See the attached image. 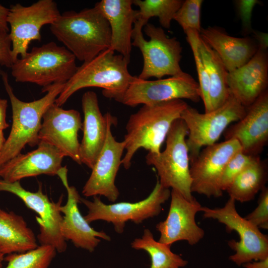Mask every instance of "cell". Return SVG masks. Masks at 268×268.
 Segmentation results:
<instances>
[{
  "label": "cell",
  "mask_w": 268,
  "mask_h": 268,
  "mask_svg": "<svg viewBox=\"0 0 268 268\" xmlns=\"http://www.w3.org/2000/svg\"><path fill=\"white\" fill-rule=\"evenodd\" d=\"M82 129L78 111L65 110L54 103L43 115L38 138L40 141L54 146L65 157H69L81 165L78 134Z\"/></svg>",
  "instance_id": "15"
},
{
  "label": "cell",
  "mask_w": 268,
  "mask_h": 268,
  "mask_svg": "<svg viewBox=\"0 0 268 268\" xmlns=\"http://www.w3.org/2000/svg\"><path fill=\"white\" fill-rule=\"evenodd\" d=\"M182 0H133V4L138 6V18L144 25L152 17H157L162 27L169 29L173 17L182 4Z\"/></svg>",
  "instance_id": "29"
},
{
  "label": "cell",
  "mask_w": 268,
  "mask_h": 268,
  "mask_svg": "<svg viewBox=\"0 0 268 268\" xmlns=\"http://www.w3.org/2000/svg\"><path fill=\"white\" fill-rule=\"evenodd\" d=\"M170 195V189L161 186L157 179L149 196L136 202H120L107 204L98 196H94L92 201L80 197V201L88 209L87 214L84 217L88 223L97 220L111 223L115 231L122 234L128 221L139 224L159 215L162 204L169 199Z\"/></svg>",
  "instance_id": "10"
},
{
  "label": "cell",
  "mask_w": 268,
  "mask_h": 268,
  "mask_svg": "<svg viewBox=\"0 0 268 268\" xmlns=\"http://www.w3.org/2000/svg\"><path fill=\"white\" fill-rule=\"evenodd\" d=\"M5 140L6 139L4 136L3 131L0 130V155L5 144Z\"/></svg>",
  "instance_id": "41"
},
{
  "label": "cell",
  "mask_w": 268,
  "mask_h": 268,
  "mask_svg": "<svg viewBox=\"0 0 268 268\" xmlns=\"http://www.w3.org/2000/svg\"><path fill=\"white\" fill-rule=\"evenodd\" d=\"M188 130L179 118L172 124L166 137V147L159 153L148 152L145 156L147 165L153 166L162 187L175 190L185 198H195L191 191L190 159L186 142Z\"/></svg>",
  "instance_id": "7"
},
{
  "label": "cell",
  "mask_w": 268,
  "mask_h": 268,
  "mask_svg": "<svg viewBox=\"0 0 268 268\" xmlns=\"http://www.w3.org/2000/svg\"><path fill=\"white\" fill-rule=\"evenodd\" d=\"M8 9L7 22L10 26L9 36L14 62L19 55L23 57L27 54L31 41H41L42 27L52 24L61 13L53 0H39L29 6L17 3Z\"/></svg>",
  "instance_id": "11"
},
{
  "label": "cell",
  "mask_w": 268,
  "mask_h": 268,
  "mask_svg": "<svg viewBox=\"0 0 268 268\" xmlns=\"http://www.w3.org/2000/svg\"><path fill=\"white\" fill-rule=\"evenodd\" d=\"M246 112L247 108L231 93L221 106L208 113H201L188 105L180 118L188 130L186 142L190 162L197 157L202 146L216 143L227 127L241 119Z\"/></svg>",
  "instance_id": "8"
},
{
  "label": "cell",
  "mask_w": 268,
  "mask_h": 268,
  "mask_svg": "<svg viewBox=\"0 0 268 268\" xmlns=\"http://www.w3.org/2000/svg\"><path fill=\"white\" fill-rule=\"evenodd\" d=\"M50 30L64 47L80 61H89L109 49V23L95 6L78 12L65 11L50 25Z\"/></svg>",
  "instance_id": "1"
},
{
  "label": "cell",
  "mask_w": 268,
  "mask_h": 268,
  "mask_svg": "<svg viewBox=\"0 0 268 268\" xmlns=\"http://www.w3.org/2000/svg\"><path fill=\"white\" fill-rule=\"evenodd\" d=\"M198 48L209 78L210 111L221 106L230 92L227 83L228 71L216 53L200 37Z\"/></svg>",
  "instance_id": "26"
},
{
  "label": "cell",
  "mask_w": 268,
  "mask_h": 268,
  "mask_svg": "<svg viewBox=\"0 0 268 268\" xmlns=\"http://www.w3.org/2000/svg\"><path fill=\"white\" fill-rule=\"evenodd\" d=\"M259 3V1L257 0H239L236 1L242 28L246 33H252L254 30L251 24L252 12L255 5Z\"/></svg>",
  "instance_id": "35"
},
{
  "label": "cell",
  "mask_w": 268,
  "mask_h": 268,
  "mask_svg": "<svg viewBox=\"0 0 268 268\" xmlns=\"http://www.w3.org/2000/svg\"><path fill=\"white\" fill-rule=\"evenodd\" d=\"M67 171V167L64 166L58 174L67 193L66 204L60 207V211L64 214L61 234L66 240H70L76 247L92 252L101 242L100 238L110 241L111 237L104 231L92 228L80 213L78 204L81 197L74 187L69 185Z\"/></svg>",
  "instance_id": "19"
},
{
  "label": "cell",
  "mask_w": 268,
  "mask_h": 268,
  "mask_svg": "<svg viewBox=\"0 0 268 268\" xmlns=\"http://www.w3.org/2000/svg\"><path fill=\"white\" fill-rule=\"evenodd\" d=\"M188 104L181 99L154 105H143L132 114L127 123L124 136L126 152L122 164L129 169L132 158L140 148L148 152L159 153L173 122L180 118Z\"/></svg>",
  "instance_id": "2"
},
{
  "label": "cell",
  "mask_w": 268,
  "mask_h": 268,
  "mask_svg": "<svg viewBox=\"0 0 268 268\" xmlns=\"http://www.w3.org/2000/svg\"><path fill=\"white\" fill-rule=\"evenodd\" d=\"M200 35L216 52L228 72L247 63L258 49L251 39L233 37L215 27L201 28Z\"/></svg>",
  "instance_id": "24"
},
{
  "label": "cell",
  "mask_w": 268,
  "mask_h": 268,
  "mask_svg": "<svg viewBox=\"0 0 268 268\" xmlns=\"http://www.w3.org/2000/svg\"><path fill=\"white\" fill-rule=\"evenodd\" d=\"M38 246L34 233L23 217L0 207V253H24Z\"/></svg>",
  "instance_id": "25"
},
{
  "label": "cell",
  "mask_w": 268,
  "mask_h": 268,
  "mask_svg": "<svg viewBox=\"0 0 268 268\" xmlns=\"http://www.w3.org/2000/svg\"><path fill=\"white\" fill-rule=\"evenodd\" d=\"M116 123L115 117L108 125L104 145L82 189V193L86 197L102 196L113 202L119 196L115 179L122 164L125 143L117 141L112 134L111 127Z\"/></svg>",
  "instance_id": "17"
},
{
  "label": "cell",
  "mask_w": 268,
  "mask_h": 268,
  "mask_svg": "<svg viewBox=\"0 0 268 268\" xmlns=\"http://www.w3.org/2000/svg\"><path fill=\"white\" fill-rule=\"evenodd\" d=\"M258 156L246 154L242 150L234 155L226 164L221 178L222 191H226L235 177Z\"/></svg>",
  "instance_id": "33"
},
{
  "label": "cell",
  "mask_w": 268,
  "mask_h": 268,
  "mask_svg": "<svg viewBox=\"0 0 268 268\" xmlns=\"http://www.w3.org/2000/svg\"><path fill=\"white\" fill-rule=\"evenodd\" d=\"M0 74L11 103L12 124L10 132L0 155V167L21 153L26 145H37L42 119L47 109L62 92L65 83H55L42 88L46 94L39 99L24 102L14 94L8 82L6 73L0 69Z\"/></svg>",
  "instance_id": "4"
},
{
  "label": "cell",
  "mask_w": 268,
  "mask_h": 268,
  "mask_svg": "<svg viewBox=\"0 0 268 268\" xmlns=\"http://www.w3.org/2000/svg\"><path fill=\"white\" fill-rule=\"evenodd\" d=\"M236 201L229 198L222 207H201L204 218L216 220L224 224L227 231H234L239 240L229 241L228 245L234 251L229 259L238 266L268 258V237L245 217L236 208Z\"/></svg>",
  "instance_id": "9"
},
{
  "label": "cell",
  "mask_w": 268,
  "mask_h": 268,
  "mask_svg": "<svg viewBox=\"0 0 268 268\" xmlns=\"http://www.w3.org/2000/svg\"><path fill=\"white\" fill-rule=\"evenodd\" d=\"M75 57L64 46L54 42L33 47L12 64L11 75L16 82L35 83L43 88L66 83L77 67Z\"/></svg>",
  "instance_id": "5"
},
{
  "label": "cell",
  "mask_w": 268,
  "mask_h": 268,
  "mask_svg": "<svg viewBox=\"0 0 268 268\" xmlns=\"http://www.w3.org/2000/svg\"><path fill=\"white\" fill-rule=\"evenodd\" d=\"M132 0H102L95 4L107 20L111 30L109 49L117 52L130 63L133 26L138 10L132 8Z\"/></svg>",
  "instance_id": "23"
},
{
  "label": "cell",
  "mask_w": 268,
  "mask_h": 268,
  "mask_svg": "<svg viewBox=\"0 0 268 268\" xmlns=\"http://www.w3.org/2000/svg\"><path fill=\"white\" fill-rule=\"evenodd\" d=\"M203 0H186L175 14L173 20L182 27L184 32L195 30L200 33L201 9Z\"/></svg>",
  "instance_id": "32"
},
{
  "label": "cell",
  "mask_w": 268,
  "mask_h": 268,
  "mask_svg": "<svg viewBox=\"0 0 268 268\" xmlns=\"http://www.w3.org/2000/svg\"><path fill=\"white\" fill-rule=\"evenodd\" d=\"M170 198L166 219L156 225L160 234L158 241L170 246L182 240L192 246L197 244L204 236V230L196 221L197 213L201 211L202 205L195 198L188 200L173 190L171 191Z\"/></svg>",
  "instance_id": "16"
},
{
  "label": "cell",
  "mask_w": 268,
  "mask_h": 268,
  "mask_svg": "<svg viewBox=\"0 0 268 268\" xmlns=\"http://www.w3.org/2000/svg\"><path fill=\"white\" fill-rule=\"evenodd\" d=\"M7 107V100L0 99V130L2 131L9 127V124L6 120Z\"/></svg>",
  "instance_id": "37"
},
{
  "label": "cell",
  "mask_w": 268,
  "mask_h": 268,
  "mask_svg": "<svg viewBox=\"0 0 268 268\" xmlns=\"http://www.w3.org/2000/svg\"><path fill=\"white\" fill-rule=\"evenodd\" d=\"M254 37L258 43V48L266 51L268 47V33L253 30Z\"/></svg>",
  "instance_id": "38"
},
{
  "label": "cell",
  "mask_w": 268,
  "mask_h": 268,
  "mask_svg": "<svg viewBox=\"0 0 268 268\" xmlns=\"http://www.w3.org/2000/svg\"><path fill=\"white\" fill-rule=\"evenodd\" d=\"M242 266L244 268H268V258L264 260L248 262Z\"/></svg>",
  "instance_id": "40"
},
{
  "label": "cell",
  "mask_w": 268,
  "mask_h": 268,
  "mask_svg": "<svg viewBox=\"0 0 268 268\" xmlns=\"http://www.w3.org/2000/svg\"><path fill=\"white\" fill-rule=\"evenodd\" d=\"M170 245L156 241L150 230L145 229L141 238H135L131 247L137 250H144L151 259L150 268H182L188 261L173 253Z\"/></svg>",
  "instance_id": "28"
},
{
  "label": "cell",
  "mask_w": 268,
  "mask_h": 268,
  "mask_svg": "<svg viewBox=\"0 0 268 268\" xmlns=\"http://www.w3.org/2000/svg\"><path fill=\"white\" fill-rule=\"evenodd\" d=\"M8 8L0 4V31L8 33L9 27L7 22Z\"/></svg>",
  "instance_id": "39"
},
{
  "label": "cell",
  "mask_w": 268,
  "mask_h": 268,
  "mask_svg": "<svg viewBox=\"0 0 268 268\" xmlns=\"http://www.w3.org/2000/svg\"><path fill=\"white\" fill-rule=\"evenodd\" d=\"M84 114L83 137L80 143L79 155L81 164L93 168L106 141L108 126L115 117L110 113L103 115L95 92H85L81 99Z\"/></svg>",
  "instance_id": "21"
},
{
  "label": "cell",
  "mask_w": 268,
  "mask_h": 268,
  "mask_svg": "<svg viewBox=\"0 0 268 268\" xmlns=\"http://www.w3.org/2000/svg\"><path fill=\"white\" fill-rule=\"evenodd\" d=\"M35 150L21 153L0 167V177L7 182L45 174L57 175L65 156L55 147L40 141Z\"/></svg>",
  "instance_id": "20"
},
{
  "label": "cell",
  "mask_w": 268,
  "mask_h": 268,
  "mask_svg": "<svg viewBox=\"0 0 268 268\" xmlns=\"http://www.w3.org/2000/svg\"><path fill=\"white\" fill-rule=\"evenodd\" d=\"M242 150L234 139L207 146L190 165L191 191L207 198L223 195L220 183L224 168L231 157Z\"/></svg>",
  "instance_id": "14"
},
{
  "label": "cell",
  "mask_w": 268,
  "mask_h": 268,
  "mask_svg": "<svg viewBox=\"0 0 268 268\" xmlns=\"http://www.w3.org/2000/svg\"><path fill=\"white\" fill-rule=\"evenodd\" d=\"M225 140L238 141L242 151L259 156L268 141V93L264 91L249 107L245 115L226 130Z\"/></svg>",
  "instance_id": "18"
},
{
  "label": "cell",
  "mask_w": 268,
  "mask_h": 268,
  "mask_svg": "<svg viewBox=\"0 0 268 268\" xmlns=\"http://www.w3.org/2000/svg\"><path fill=\"white\" fill-rule=\"evenodd\" d=\"M56 252L51 245H41L24 253L7 255L4 258L7 263L5 268H48Z\"/></svg>",
  "instance_id": "30"
},
{
  "label": "cell",
  "mask_w": 268,
  "mask_h": 268,
  "mask_svg": "<svg viewBox=\"0 0 268 268\" xmlns=\"http://www.w3.org/2000/svg\"><path fill=\"white\" fill-rule=\"evenodd\" d=\"M1 191L15 195L27 207L39 215L36 219L39 226L40 233L37 238L41 245H51L59 253L66 250V240L61 232L63 216L60 207L63 195L55 202L51 201L47 195L43 193L41 185L37 192H32L23 188L20 181L7 182L0 180V192Z\"/></svg>",
  "instance_id": "13"
},
{
  "label": "cell",
  "mask_w": 268,
  "mask_h": 268,
  "mask_svg": "<svg viewBox=\"0 0 268 268\" xmlns=\"http://www.w3.org/2000/svg\"><path fill=\"white\" fill-rule=\"evenodd\" d=\"M257 206L245 218L260 229H268V189L265 187L262 191Z\"/></svg>",
  "instance_id": "34"
},
{
  "label": "cell",
  "mask_w": 268,
  "mask_h": 268,
  "mask_svg": "<svg viewBox=\"0 0 268 268\" xmlns=\"http://www.w3.org/2000/svg\"><path fill=\"white\" fill-rule=\"evenodd\" d=\"M186 39L191 48L199 78V84L201 91V98L202 99L205 109V113L210 112L209 100L210 83L206 68L201 60L198 48V43L200 37V33L195 30H188L185 32Z\"/></svg>",
  "instance_id": "31"
},
{
  "label": "cell",
  "mask_w": 268,
  "mask_h": 268,
  "mask_svg": "<svg viewBox=\"0 0 268 268\" xmlns=\"http://www.w3.org/2000/svg\"><path fill=\"white\" fill-rule=\"evenodd\" d=\"M267 179L266 162L258 156L235 177L226 191L236 201L248 202L266 187Z\"/></svg>",
  "instance_id": "27"
},
{
  "label": "cell",
  "mask_w": 268,
  "mask_h": 268,
  "mask_svg": "<svg viewBox=\"0 0 268 268\" xmlns=\"http://www.w3.org/2000/svg\"><path fill=\"white\" fill-rule=\"evenodd\" d=\"M199 83L189 73H182L164 79L143 80L135 76L122 100L130 107L150 105L186 99L198 102L201 99Z\"/></svg>",
  "instance_id": "12"
},
{
  "label": "cell",
  "mask_w": 268,
  "mask_h": 268,
  "mask_svg": "<svg viewBox=\"0 0 268 268\" xmlns=\"http://www.w3.org/2000/svg\"><path fill=\"white\" fill-rule=\"evenodd\" d=\"M268 77L266 51L258 48L247 63L228 72L227 83L230 93L247 108L267 90Z\"/></svg>",
  "instance_id": "22"
},
{
  "label": "cell",
  "mask_w": 268,
  "mask_h": 268,
  "mask_svg": "<svg viewBox=\"0 0 268 268\" xmlns=\"http://www.w3.org/2000/svg\"><path fill=\"white\" fill-rule=\"evenodd\" d=\"M13 63L9 33L0 31V66L11 67Z\"/></svg>",
  "instance_id": "36"
},
{
  "label": "cell",
  "mask_w": 268,
  "mask_h": 268,
  "mask_svg": "<svg viewBox=\"0 0 268 268\" xmlns=\"http://www.w3.org/2000/svg\"><path fill=\"white\" fill-rule=\"evenodd\" d=\"M4 255L0 253V268L2 267V263L4 261Z\"/></svg>",
  "instance_id": "42"
},
{
  "label": "cell",
  "mask_w": 268,
  "mask_h": 268,
  "mask_svg": "<svg viewBox=\"0 0 268 268\" xmlns=\"http://www.w3.org/2000/svg\"><path fill=\"white\" fill-rule=\"evenodd\" d=\"M132 45L140 51L143 59L141 72L137 77L148 80L182 73L180 62L182 47L175 37L170 38L161 27L137 20L134 25Z\"/></svg>",
  "instance_id": "6"
},
{
  "label": "cell",
  "mask_w": 268,
  "mask_h": 268,
  "mask_svg": "<svg viewBox=\"0 0 268 268\" xmlns=\"http://www.w3.org/2000/svg\"><path fill=\"white\" fill-rule=\"evenodd\" d=\"M129 63L121 55L115 54L110 49L103 51L77 67L55 103L61 107L76 91L90 87L102 88L104 96L121 103L135 78L128 70Z\"/></svg>",
  "instance_id": "3"
}]
</instances>
